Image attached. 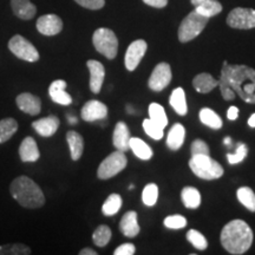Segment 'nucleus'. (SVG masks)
<instances>
[{"label":"nucleus","mask_w":255,"mask_h":255,"mask_svg":"<svg viewBox=\"0 0 255 255\" xmlns=\"http://www.w3.org/2000/svg\"><path fill=\"white\" fill-rule=\"evenodd\" d=\"M173 109L176 111V114L180 116H184L188 113V107H187V101H186V94L182 88H177L173 91V94L170 95V100H169Z\"/></svg>","instance_id":"26"},{"label":"nucleus","mask_w":255,"mask_h":255,"mask_svg":"<svg viewBox=\"0 0 255 255\" xmlns=\"http://www.w3.org/2000/svg\"><path fill=\"white\" fill-rule=\"evenodd\" d=\"M11 7L13 13L23 20H31L37 13V7L30 0H11Z\"/></svg>","instance_id":"21"},{"label":"nucleus","mask_w":255,"mask_h":255,"mask_svg":"<svg viewBox=\"0 0 255 255\" xmlns=\"http://www.w3.org/2000/svg\"><path fill=\"white\" fill-rule=\"evenodd\" d=\"M189 167L197 177L203 180H216L223 175V168L209 155H195L190 158Z\"/></svg>","instance_id":"4"},{"label":"nucleus","mask_w":255,"mask_h":255,"mask_svg":"<svg viewBox=\"0 0 255 255\" xmlns=\"http://www.w3.org/2000/svg\"><path fill=\"white\" fill-rule=\"evenodd\" d=\"M248 126L251 128H255V114L252 115L250 117V120H248Z\"/></svg>","instance_id":"48"},{"label":"nucleus","mask_w":255,"mask_h":255,"mask_svg":"<svg viewBox=\"0 0 255 255\" xmlns=\"http://www.w3.org/2000/svg\"><path fill=\"white\" fill-rule=\"evenodd\" d=\"M228 79L231 88L242 101L255 104V70L247 65H229Z\"/></svg>","instance_id":"3"},{"label":"nucleus","mask_w":255,"mask_h":255,"mask_svg":"<svg viewBox=\"0 0 255 255\" xmlns=\"http://www.w3.org/2000/svg\"><path fill=\"white\" fill-rule=\"evenodd\" d=\"M15 103L23 113L31 115V116H37L41 110L40 98L32 94H28V92H23V94L18 95L17 98H15Z\"/></svg>","instance_id":"14"},{"label":"nucleus","mask_w":255,"mask_h":255,"mask_svg":"<svg viewBox=\"0 0 255 255\" xmlns=\"http://www.w3.org/2000/svg\"><path fill=\"white\" fill-rule=\"evenodd\" d=\"M8 49L19 59L28 63H34L39 59V52L31 41L20 34H15L8 41Z\"/></svg>","instance_id":"7"},{"label":"nucleus","mask_w":255,"mask_h":255,"mask_svg":"<svg viewBox=\"0 0 255 255\" xmlns=\"http://www.w3.org/2000/svg\"><path fill=\"white\" fill-rule=\"evenodd\" d=\"M227 24L238 30H250L255 27V9L237 7L229 12Z\"/></svg>","instance_id":"9"},{"label":"nucleus","mask_w":255,"mask_h":255,"mask_svg":"<svg viewBox=\"0 0 255 255\" xmlns=\"http://www.w3.org/2000/svg\"><path fill=\"white\" fill-rule=\"evenodd\" d=\"M223 143H225L226 145H231V143H232V139H231V137H226V138L223 139Z\"/></svg>","instance_id":"49"},{"label":"nucleus","mask_w":255,"mask_h":255,"mask_svg":"<svg viewBox=\"0 0 255 255\" xmlns=\"http://www.w3.org/2000/svg\"><path fill=\"white\" fill-rule=\"evenodd\" d=\"M69 122L71 124H76V123H77V119H76V117H73V116H70L69 117Z\"/></svg>","instance_id":"50"},{"label":"nucleus","mask_w":255,"mask_h":255,"mask_svg":"<svg viewBox=\"0 0 255 255\" xmlns=\"http://www.w3.org/2000/svg\"><path fill=\"white\" fill-rule=\"evenodd\" d=\"M92 43H94L95 49L108 59H114L117 56L119 39L110 28L101 27L96 30L92 36Z\"/></svg>","instance_id":"6"},{"label":"nucleus","mask_w":255,"mask_h":255,"mask_svg":"<svg viewBox=\"0 0 255 255\" xmlns=\"http://www.w3.org/2000/svg\"><path fill=\"white\" fill-rule=\"evenodd\" d=\"M18 122L14 119H4L0 121V144L7 142L17 132Z\"/></svg>","instance_id":"30"},{"label":"nucleus","mask_w":255,"mask_h":255,"mask_svg":"<svg viewBox=\"0 0 255 255\" xmlns=\"http://www.w3.org/2000/svg\"><path fill=\"white\" fill-rule=\"evenodd\" d=\"M59 120L56 116H47L44 119L34 121L32 123V127L36 131L43 137H51L57 132L59 128Z\"/></svg>","instance_id":"18"},{"label":"nucleus","mask_w":255,"mask_h":255,"mask_svg":"<svg viewBox=\"0 0 255 255\" xmlns=\"http://www.w3.org/2000/svg\"><path fill=\"white\" fill-rule=\"evenodd\" d=\"M247 152H248V149H247L246 144H244V143H240V144L238 145L235 154H228L227 155L228 162L231 164L240 163V162H242L245 158H246Z\"/></svg>","instance_id":"41"},{"label":"nucleus","mask_w":255,"mask_h":255,"mask_svg":"<svg viewBox=\"0 0 255 255\" xmlns=\"http://www.w3.org/2000/svg\"><path fill=\"white\" fill-rule=\"evenodd\" d=\"M79 254L81 255H97V252L91 250V248H84V250H82L79 252Z\"/></svg>","instance_id":"47"},{"label":"nucleus","mask_w":255,"mask_h":255,"mask_svg":"<svg viewBox=\"0 0 255 255\" xmlns=\"http://www.w3.org/2000/svg\"><path fill=\"white\" fill-rule=\"evenodd\" d=\"M149 119L162 128L168 126V117L165 115L163 107L157 103H151L149 105Z\"/></svg>","instance_id":"32"},{"label":"nucleus","mask_w":255,"mask_h":255,"mask_svg":"<svg viewBox=\"0 0 255 255\" xmlns=\"http://www.w3.org/2000/svg\"><path fill=\"white\" fill-rule=\"evenodd\" d=\"M208 20L209 18L200 14L194 9L183 19L178 27V40L181 43H188V41L193 40L203 31Z\"/></svg>","instance_id":"5"},{"label":"nucleus","mask_w":255,"mask_h":255,"mask_svg":"<svg viewBox=\"0 0 255 255\" xmlns=\"http://www.w3.org/2000/svg\"><path fill=\"white\" fill-rule=\"evenodd\" d=\"M131 136L130 131L128 129V126L124 122H119L116 124L113 135V142L116 150L126 152L129 148V142Z\"/></svg>","instance_id":"19"},{"label":"nucleus","mask_w":255,"mask_h":255,"mask_svg":"<svg viewBox=\"0 0 255 255\" xmlns=\"http://www.w3.org/2000/svg\"><path fill=\"white\" fill-rule=\"evenodd\" d=\"M143 129L146 132V135L150 136L154 139H161L164 135V128L157 126V124L152 122L150 119H146L143 121Z\"/></svg>","instance_id":"38"},{"label":"nucleus","mask_w":255,"mask_h":255,"mask_svg":"<svg viewBox=\"0 0 255 255\" xmlns=\"http://www.w3.org/2000/svg\"><path fill=\"white\" fill-rule=\"evenodd\" d=\"M9 193L21 207L27 209H37L44 206L45 196L40 187L27 176H19L12 181Z\"/></svg>","instance_id":"2"},{"label":"nucleus","mask_w":255,"mask_h":255,"mask_svg":"<svg viewBox=\"0 0 255 255\" xmlns=\"http://www.w3.org/2000/svg\"><path fill=\"white\" fill-rule=\"evenodd\" d=\"M111 239V229L105 225H101L100 227L94 232V235H92V240H94V244L98 247H105L108 244H109Z\"/></svg>","instance_id":"35"},{"label":"nucleus","mask_w":255,"mask_h":255,"mask_svg":"<svg viewBox=\"0 0 255 255\" xmlns=\"http://www.w3.org/2000/svg\"><path fill=\"white\" fill-rule=\"evenodd\" d=\"M195 11L207 18H212L222 11L221 2L218 0H190Z\"/></svg>","instance_id":"20"},{"label":"nucleus","mask_w":255,"mask_h":255,"mask_svg":"<svg viewBox=\"0 0 255 255\" xmlns=\"http://www.w3.org/2000/svg\"><path fill=\"white\" fill-rule=\"evenodd\" d=\"M82 119L87 122L103 120L108 116V107L100 101H89L82 109Z\"/></svg>","instance_id":"13"},{"label":"nucleus","mask_w":255,"mask_h":255,"mask_svg":"<svg viewBox=\"0 0 255 255\" xmlns=\"http://www.w3.org/2000/svg\"><path fill=\"white\" fill-rule=\"evenodd\" d=\"M129 148L131 149L133 154L141 159H150L152 156L151 148L144 141L137 137H131L129 142Z\"/></svg>","instance_id":"27"},{"label":"nucleus","mask_w":255,"mask_h":255,"mask_svg":"<svg viewBox=\"0 0 255 255\" xmlns=\"http://www.w3.org/2000/svg\"><path fill=\"white\" fill-rule=\"evenodd\" d=\"M136 247L132 244H123L121 245L119 248H116V251L114 252L115 255H132L135 254Z\"/></svg>","instance_id":"44"},{"label":"nucleus","mask_w":255,"mask_h":255,"mask_svg":"<svg viewBox=\"0 0 255 255\" xmlns=\"http://www.w3.org/2000/svg\"><path fill=\"white\" fill-rule=\"evenodd\" d=\"M221 244L228 253L240 255L246 253L253 244V232L244 220H233L221 232Z\"/></svg>","instance_id":"1"},{"label":"nucleus","mask_w":255,"mask_h":255,"mask_svg":"<svg viewBox=\"0 0 255 255\" xmlns=\"http://www.w3.org/2000/svg\"><path fill=\"white\" fill-rule=\"evenodd\" d=\"M120 229L127 238L137 237L139 233V226L138 222H137V213L132 212V210L126 213L120 222Z\"/></svg>","instance_id":"22"},{"label":"nucleus","mask_w":255,"mask_h":255,"mask_svg":"<svg viewBox=\"0 0 255 255\" xmlns=\"http://www.w3.org/2000/svg\"><path fill=\"white\" fill-rule=\"evenodd\" d=\"M219 85H220V90H221L222 97L225 98L226 101H233L235 98V92L233 91V89L231 88V84H229V79H228V63L227 60L223 62V68L221 71V77H220L219 81Z\"/></svg>","instance_id":"29"},{"label":"nucleus","mask_w":255,"mask_h":255,"mask_svg":"<svg viewBox=\"0 0 255 255\" xmlns=\"http://www.w3.org/2000/svg\"><path fill=\"white\" fill-rule=\"evenodd\" d=\"M146 47H148V45L142 39L135 40L130 44L126 52V57H124V64H126V68L129 71H133L138 66L139 62L145 55Z\"/></svg>","instance_id":"11"},{"label":"nucleus","mask_w":255,"mask_h":255,"mask_svg":"<svg viewBox=\"0 0 255 255\" xmlns=\"http://www.w3.org/2000/svg\"><path fill=\"white\" fill-rule=\"evenodd\" d=\"M82 7L89 9H101L105 5V0H75Z\"/></svg>","instance_id":"43"},{"label":"nucleus","mask_w":255,"mask_h":255,"mask_svg":"<svg viewBox=\"0 0 255 255\" xmlns=\"http://www.w3.org/2000/svg\"><path fill=\"white\" fill-rule=\"evenodd\" d=\"M66 141L69 143L71 158L73 161H78L83 154V150H84V141H83V137L79 135L78 132L71 130V131L66 133Z\"/></svg>","instance_id":"25"},{"label":"nucleus","mask_w":255,"mask_h":255,"mask_svg":"<svg viewBox=\"0 0 255 255\" xmlns=\"http://www.w3.org/2000/svg\"><path fill=\"white\" fill-rule=\"evenodd\" d=\"M181 197L184 206L189 209H196L201 205V194L200 191L194 187H186L182 189Z\"/></svg>","instance_id":"28"},{"label":"nucleus","mask_w":255,"mask_h":255,"mask_svg":"<svg viewBox=\"0 0 255 255\" xmlns=\"http://www.w3.org/2000/svg\"><path fill=\"white\" fill-rule=\"evenodd\" d=\"M184 136H186V130L182 124H174L167 137V145L171 150H177L182 146L184 142Z\"/></svg>","instance_id":"24"},{"label":"nucleus","mask_w":255,"mask_h":255,"mask_svg":"<svg viewBox=\"0 0 255 255\" xmlns=\"http://www.w3.org/2000/svg\"><path fill=\"white\" fill-rule=\"evenodd\" d=\"M158 197V188L154 183L146 184L143 189L142 193V200L144 202V205L151 207L154 206L156 202H157Z\"/></svg>","instance_id":"37"},{"label":"nucleus","mask_w":255,"mask_h":255,"mask_svg":"<svg viewBox=\"0 0 255 255\" xmlns=\"http://www.w3.org/2000/svg\"><path fill=\"white\" fill-rule=\"evenodd\" d=\"M19 156L23 162H28V163H33L37 162L40 157L39 149H38L37 142L32 137H25L19 146Z\"/></svg>","instance_id":"17"},{"label":"nucleus","mask_w":255,"mask_h":255,"mask_svg":"<svg viewBox=\"0 0 255 255\" xmlns=\"http://www.w3.org/2000/svg\"><path fill=\"white\" fill-rule=\"evenodd\" d=\"M193 85L194 88H195V90L197 92H200V94H208V92L214 90V89L218 87L219 81H216V79L213 77L212 75H209V73L203 72L197 75L196 77L194 78Z\"/></svg>","instance_id":"23"},{"label":"nucleus","mask_w":255,"mask_h":255,"mask_svg":"<svg viewBox=\"0 0 255 255\" xmlns=\"http://www.w3.org/2000/svg\"><path fill=\"white\" fill-rule=\"evenodd\" d=\"M187 240L189 241L196 250L203 251L208 247V241H207V239L203 237L200 232L195 231V229H190V231L187 233Z\"/></svg>","instance_id":"39"},{"label":"nucleus","mask_w":255,"mask_h":255,"mask_svg":"<svg viewBox=\"0 0 255 255\" xmlns=\"http://www.w3.org/2000/svg\"><path fill=\"white\" fill-rule=\"evenodd\" d=\"M66 82L63 79H57L51 83L49 95L55 103L60 105H70L72 103V97L65 91Z\"/></svg>","instance_id":"16"},{"label":"nucleus","mask_w":255,"mask_h":255,"mask_svg":"<svg viewBox=\"0 0 255 255\" xmlns=\"http://www.w3.org/2000/svg\"><path fill=\"white\" fill-rule=\"evenodd\" d=\"M191 155H209L208 144L202 139H195L191 144Z\"/></svg>","instance_id":"42"},{"label":"nucleus","mask_w":255,"mask_h":255,"mask_svg":"<svg viewBox=\"0 0 255 255\" xmlns=\"http://www.w3.org/2000/svg\"><path fill=\"white\" fill-rule=\"evenodd\" d=\"M87 66L90 71V89L94 94H100L105 77V69L103 64L98 60H88Z\"/></svg>","instance_id":"15"},{"label":"nucleus","mask_w":255,"mask_h":255,"mask_svg":"<svg viewBox=\"0 0 255 255\" xmlns=\"http://www.w3.org/2000/svg\"><path fill=\"white\" fill-rule=\"evenodd\" d=\"M171 82V69L168 63H159L152 71L148 85L151 90L161 91L170 84Z\"/></svg>","instance_id":"10"},{"label":"nucleus","mask_w":255,"mask_h":255,"mask_svg":"<svg viewBox=\"0 0 255 255\" xmlns=\"http://www.w3.org/2000/svg\"><path fill=\"white\" fill-rule=\"evenodd\" d=\"M238 116H239V109L237 107H231L228 109V111H227V117H228V120H231V121H235L238 119Z\"/></svg>","instance_id":"46"},{"label":"nucleus","mask_w":255,"mask_h":255,"mask_svg":"<svg viewBox=\"0 0 255 255\" xmlns=\"http://www.w3.org/2000/svg\"><path fill=\"white\" fill-rule=\"evenodd\" d=\"M128 159L124 152L116 150L110 154L107 158L102 162L97 170V176L101 180H108V178L114 177L127 167Z\"/></svg>","instance_id":"8"},{"label":"nucleus","mask_w":255,"mask_h":255,"mask_svg":"<svg viewBox=\"0 0 255 255\" xmlns=\"http://www.w3.org/2000/svg\"><path fill=\"white\" fill-rule=\"evenodd\" d=\"M200 121L205 126L212 128V129H220L222 127V120L215 111H213L209 108H203L199 114Z\"/></svg>","instance_id":"31"},{"label":"nucleus","mask_w":255,"mask_h":255,"mask_svg":"<svg viewBox=\"0 0 255 255\" xmlns=\"http://www.w3.org/2000/svg\"><path fill=\"white\" fill-rule=\"evenodd\" d=\"M238 200L244 205L248 210L255 212V194L250 187H241L237 191Z\"/></svg>","instance_id":"34"},{"label":"nucleus","mask_w":255,"mask_h":255,"mask_svg":"<svg viewBox=\"0 0 255 255\" xmlns=\"http://www.w3.org/2000/svg\"><path fill=\"white\" fill-rule=\"evenodd\" d=\"M146 5L152 6V7L156 8H163L167 6L168 0H143Z\"/></svg>","instance_id":"45"},{"label":"nucleus","mask_w":255,"mask_h":255,"mask_svg":"<svg viewBox=\"0 0 255 255\" xmlns=\"http://www.w3.org/2000/svg\"><path fill=\"white\" fill-rule=\"evenodd\" d=\"M164 226L169 229H182L187 226V220L182 215H171L164 219Z\"/></svg>","instance_id":"40"},{"label":"nucleus","mask_w":255,"mask_h":255,"mask_svg":"<svg viewBox=\"0 0 255 255\" xmlns=\"http://www.w3.org/2000/svg\"><path fill=\"white\" fill-rule=\"evenodd\" d=\"M121 207H122V197L119 194H111L103 203L102 212H103L104 215L113 216L119 213Z\"/></svg>","instance_id":"33"},{"label":"nucleus","mask_w":255,"mask_h":255,"mask_svg":"<svg viewBox=\"0 0 255 255\" xmlns=\"http://www.w3.org/2000/svg\"><path fill=\"white\" fill-rule=\"evenodd\" d=\"M31 254L30 247L23 244H8L0 246V255H27Z\"/></svg>","instance_id":"36"},{"label":"nucleus","mask_w":255,"mask_h":255,"mask_svg":"<svg viewBox=\"0 0 255 255\" xmlns=\"http://www.w3.org/2000/svg\"><path fill=\"white\" fill-rule=\"evenodd\" d=\"M36 26L44 36H56L63 30V21L57 14H45L38 18Z\"/></svg>","instance_id":"12"}]
</instances>
